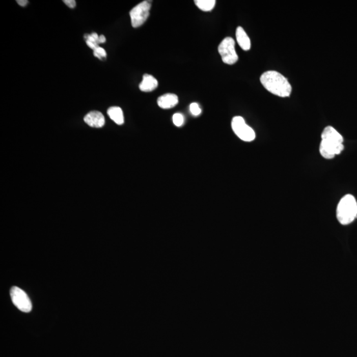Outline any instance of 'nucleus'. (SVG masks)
Here are the masks:
<instances>
[{"mask_svg": "<svg viewBox=\"0 0 357 357\" xmlns=\"http://www.w3.org/2000/svg\"><path fill=\"white\" fill-rule=\"evenodd\" d=\"M17 2L19 6H21V7H25L28 5L29 2L28 0H17Z\"/></svg>", "mask_w": 357, "mask_h": 357, "instance_id": "obj_18", "label": "nucleus"}, {"mask_svg": "<svg viewBox=\"0 0 357 357\" xmlns=\"http://www.w3.org/2000/svg\"><path fill=\"white\" fill-rule=\"evenodd\" d=\"M11 298L13 305L21 312L28 313L32 310V303L24 290L17 287H13L10 290Z\"/></svg>", "mask_w": 357, "mask_h": 357, "instance_id": "obj_7", "label": "nucleus"}, {"mask_svg": "<svg viewBox=\"0 0 357 357\" xmlns=\"http://www.w3.org/2000/svg\"><path fill=\"white\" fill-rule=\"evenodd\" d=\"M84 121L91 127L101 128L105 125V117L101 112L93 111L84 117Z\"/></svg>", "mask_w": 357, "mask_h": 357, "instance_id": "obj_8", "label": "nucleus"}, {"mask_svg": "<svg viewBox=\"0 0 357 357\" xmlns=\"http://www.w3.org/2000/svg\"><path fill=\"white\" fill-rule=\"evenodd\" d=\"M218 50L224 63L232 65L238 62V56L235 49V41L232 38H225L219 44Z\"/></svg>", "mask_w": 357, "mask_h": 357, "instance_id": "obj_4", "label": "nucleus"}, {"mask_svg": "<svg viewBox=\"0 0 357 357\" xmlns=\"http://www.w3.org/2000/svg\"><path fill=\"white\" fill-rule=\"evenodd\" d=\"M63 2L70 8H74L75 6H76V2H75V0H64Z\"/></svg>", "mask_w": 357, "mask_h": 357, "instance_id": "obj_17", "label": "nucleus"}, {"mask_svg": "<svg viewBox=\"0 0 357 357\" xmlns=\"http://www.w3.org/2000/svg\"><path fill=\"white\" fill-rule=\"evenodd\" d=\"M263 87L272 94L281 97H289L292 92V86L287 78L277 71L270 70L264 72L260 77Z\"/></svg>", "mask_w": 357, "mask_h": 357, "instance_id": "obj_2", "label": "nucleus"}, {"mask_svg": "<svg viewBox=\"0 0 357 357\" xmlns=\"http://www.w3.org/2000/svg\"><path fill=\"white\" fill-rule=\"evenodd\" d=\"M344 150L343 138L334 127L328 126L321 134L320 152L325 159L334 158L336 155L340 154Z\"/></svg>", "mask_w": 357, "mask_h": 357, "instance_id": "obj_1", "label": "nucleus"}, {"mask_svg": "<svg viewBox=\"0 0 357 357\" xmlns=\"http://www.w3.org/2000/svg\"><path fill=\"white\" fill-rule=\"evenodd\" d=\"M151 4L144 1L135 6L130 12L132 26L134 28H139L145 23L150 15Z\"/></svg>", "mask_w": 357, "mask_h": 357, "instance_id": "obj_6", "label": "nucleus"}, {"mask_svg": "<svg viewBox=\"0 0 357 357\" xmlns=\"http://www.w3.org/2000/svg\"><path fill=\"white\" fill-rule=\"evenodd\" d=\"M236 35L237 42H238L239 46L243 50H249L251 48L250 39L241 26H238L237 28Z\"/></svg>", "mask_w": 357, "mask_h": 357, "instance_id": "obj_11", "label": "nucleus"}, {"mask_svg": "<svg viewBox=\"0 0 357 357\" xmlns=\"http://www.w3.org/2000/svg\"><path fill=\"white\" fill-rule=\"evenodd\" d=\"M158 82L154 76L149 74L143 75V81L140 84V90L143 92H151L157 88Z\"/></svg>", "mask_w": 357, "mask_h": 357, "instance_id": "obj_10", "label": "nucleus"}, {"mask_svg": "<svg viewBox=\"0 0 357 357\" xmlns=\"http://www.w3.org/2000/svg\"><path fill=\"white\" fill-rule=\"evenodd\" d=\"M107 114L109 116L111 119L114 121L117 125H123L125 119H124V115L123 111L121 108L119 107H112L108 108Z\"/></svg>", "mask_w": 357, "mask_h": 357, "instance_id": "obj_12", "label": "nucleus"}, {"mask_svg": "<svg viewBox=\"0 0 357 357\" xmlns=\"http://www.w3.org/2000/svg\"><path fill=\"white\" fill-rule=\"evenodd\" d=\"M337 218L342 225L352 223L357 217V202L351 195L343 197L337 207Z\"/></svg>", "mask_w": 357, "mask_h": 357, "instance_id": "obj_3", "label": "nucleus"}, {"mask_svg": "<svg viewBox=\"0 0 357 357\" xmlns=\"http://www.w3.org/2000/svg\"><path fill=\"white\" fill-rule=\"evenodd\" d=\"M190 112L194 116H199L201 113V108L198 103H192L190 105Z\"/></svg>", "mask_w": 357, "mask_h": 357, "instance_id": "obj_16", "label": "nucleus"}, {"mask_svg": "<svg viewBox=\"0 0 357 357\" xmlns=\"http://www.w3.org/2000/svg\"><path fill=\"white\" fill-rule=\"evenodd\" d=\"M184 121H185V118L181 113H176L173 116V122L176 126H181L183 125Z\"/></svg>", "mask_w": 357, "mask_h": 357, "instance_id": "obj_14", "label": "nucleus"}, {"mask_svg": "<svg viewBox=\"0 0 357 357\" xmlns=\"http://www.w3.org/2000/svg\"><path fill=\"white\" fill-rule=\"evenodd\" d=\"M99 44L105 43L106 38L104 35H100L99 38Z\"/></svg>", "mask_w": 357, "mask_h": 357, "instance_id": "obj_19", "label": "nucleus"}, {"mask_svg": "<svg viewBox=\"0 0 357 357\" xmlns=\"http://www.w3.org/2000/svg\"><path fill=\"white\" fill-rule=\"evenodd\" d=\"M195 4L203 12H210L214 8L216 1L214 0H196Z\"/></svg>", "mask_w": 357, "mask_h": 357, "instance_id": "obj_13", "label": "nucleus"}, {"mask_svg": "<svg viewBox=\"0 0 357 357\" xmlns=\"http://www.w3.org/2000/svg\"><path fill=\"white\" fill-rule=\"evenodd\" d=\"M178 97L176 94H167L161 95L157 99V104L159 107L168 109L174 107L178 104Z\"/></svg>", "mask_w": 357, "mask_h": 357, "instance_id": "obj_9", "label": "nucleus"}, {"mask_svg": "<svg viewBox=\"0 0 357 357\" xmlns=\"http://www.w3.org/2000/svg\"><path fill=\"white\" fill-rule=\"evenodd\" d=\"M94 54L95 57L98 58L99 59L103 60L107 57V53L104 48L98 46L94 50Z\"/></svg>", "mask_w": 357, "mask_h": 357, "instance_id": "obj_15", "label": "nucleus"}, {"mask_svg": "<svg viewBox=\"0 0 357 357\" xmlns=\"http://www.w3.org/2000/svg\"><path fill=\"white\" fill-rule=\"evenodd\" d=\"M232 128L233 131L241 141L252 142L256 139V133L253 128L245 123L243 117H234L232 121Z\"/></svg>", "mask_w": 357, "mask_h": 357, "instance_id": "obj_5", "label": "nucleus"}]
</instances>
